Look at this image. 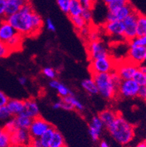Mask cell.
Instances as JSON below:
<instances>
[{
	"instance_id": "obj_14",
	"label": "cell",
	"mask_w": 146,
	"mask_h": 147,
	"mask_svg": "<svg viewBox=\"0 0 146 147\" xmlns=\"http://www.w3.org/2000/svg\"><path fill=\"white\" fill-rule=\"evenodd\" d=\"M17 34V31L5 20L1 21V24H0V41H2V43L6 44Z\"/></svg>"
},
{
	"instance_id": "obj_29",
	"label": "cell",
	"mask_w": 146,
	"mask_h": 147,
	"mask_svg": "<svg viewBox=\"0 0 146 147\" xmlns=\"http://www.w3.org/2000/svg\"><path fill=\"white\" fill-rule=\"evenodd\" d=\"M133 80L139 84L140 87L143 86H146V73L143 71L140 70L138 67V69L136 72L135 75L133 78Z\"/></svg>"
},
{
	"instance_id": "obj_5",
	"label": "cell",
	"mask_w": 146,
	"mask_h": 147,
	"mask_svg": "<svg viewBox=\"0 0 146 147\" xmlns=\"http://www.w3.org/2000/svg\"><path fill=\"white\" fill-rule=\"evenodd\" d=\"M139 11L136 10L134 12L130 14L122 21L124 25V37L128 42L137 37V18L139 16Z\"/></svg>"
},
{
	"instance_id": "obj_15",
	"label": "cell",
	"mask_w": 146,
	"mask_h": 147,
	"mask_svg": "<svg viewBox=\"0 0 146 147\" xmlns=\"http://www.w3.org/2000/svg\"><path fill=\"white\" fill-rule=\"evenodd\" d=\"M22 114L32 119L39 117L40 108L37 102L33 99H28L24 101V110Z\"/></svg>"
},
{
	"instance_id": "obj_20",
	"label": "cell",
	"mask_w": 146,
	"mask_h": 147,
	"mask_svg": "<svg viewBox=\"0 0 146 147\" xmlns=\"http://www.w3.org/2000/svg\"><path fill=\"white\" fill-rule=\"evenodd\" d=\"M118 114V113H116L111 109H105V110L102 111V112H100L98 117L102 122L103 125L107 127L114 121V119H116Z\"/></svg>"
},
{
	"instance_id": "obj_51",
	"label": "cell",
	"mask_w": 146,
	"mask_h": 147,
	"mask_svg": "<svg viewBox=\"0 0 146 147\" xmlns=\"http://www.w3.org/2000/svg\"><path fill=\"white\" fill-rule=\"evenodd\" d=\"M100 147H110V146L107 142L104 141V140H102L101 142V144H100Z\"/></svg>"
},
{
	"instance_id": "obj_8",
	"label": "cell",
	"mask_w": 146,
	"mask_h": 147,
	"mask_svg": "<svg viewBox=\"0 0 146 147\" xmlns=\"http://www.w3.org/2000/svg\"><path fill=\"white\" fill-rule=\"evenodd\" d=\"M138 67L139 66L136 65L128 60V61L122 62L118 64H116L115 72L120 77L122 80L133 79L136 72L138 69Z\"/></svg>"
},
{
	"instance_id": "obj_41",
	"label": "cell",
	"mask_w": 146,
	"mask_h": 147,
	"mask_svg": "<svg viewBox=\"0 0 146 147\" xmlns=\"http://www.w3.org/2000/svg\"><path fill=\"white\" fill-rule=\"evenodd\" d=\"M91 28L89 27V25H87L86 26H84L83 28H82L81 29H80L79 31H78L79 32V35L82 37V38H85L87 37L88 38V36H89V33H90Z\"/></svg>"
},
{
	"instance_id": "obj_47",
	"label": "cell",
	"mask_w": 146,
	"mask_h": 147,
	"mask_svg": "<svg viewBox=\"0 0 146 147\" xmlns=\"http://www.w3.org/2000/svg\"><path fill=\"white\" fill-rule=\"evenodd\" d=\"M61 102H62V103H61V108L62 109H63L65 111H69L74 110V108H72L69 104H68L67 102H64L62 99H61Z\"/></svg>"
},
{
	"instance_id": "obj_10",
	"label": "cell",
	"mask_w": 146,
	"mask_h": 147,
	"mask_svg": "<svg viewBox=\"0 0 146 147\" xmlns=\"http://www.w3.org/2000/svg\"><path fill=\"white\" fill-rule=\"evenodd\" d=\"M136 8L130 2L124 4L119 8L113 12H108L107 21H123L126 17L136 11Z\"/></svg>"
},
{
	"instance_id": "obj_46",
	"label": "cell",
	"mask_w": 146,
	"mask_h": 147,
	"mask_svg": "<svg viewBox=\"0 0 146 147\" xmlns=\"http://www.w3.org/2000/svg\"><path fill=\"white\" fill-rule=\"evenodd\" d=\"M28 147H43L39 139H32Z\"/></svg>"
},
{
	"instance_id": "obj_55",
	"label": "cell",
	"mask_w": 146,
	"mask_h": 147,
	"mask_svg": "<svg viewBox=\"0 0 146 147\" xmlns=\"http://www.w3.org/2000/svg\"><path fill=\"white\" fill-rule=\"evenodd\" d=\"M5 1H6V2H7V1H8V0H5Z\"/></svg>"
},
{
	"instance_id": "obj_18",
	"label": "cell",
	"mask_w": 146,
	"mask_h": 147,
	"mask_svg": "<svg viewBox=\"0 0 146 147\" xmlns=\"http://www.w3.org/2000/svg\"><path fill=\"white\" fill-rule=\"evenodd\" d=\"M6 106L11 115L16 117L22 114L24 110V101L16 99H9Z\"/></svg>"
},
{
	"instance_id": "obj_21",
	"label": "cell",
	"mask_w": 146,
	"mask_h": 147,
	"mask_svg": "<svg viewBox=\"0 0 146 147\" xmlns=\"http://www.w3.org/2000/svg\"><path fill=\"white\" fill-rule=\"evenodd\" d=\"M23 40H24V37L17 33L14 37H12L6 43V45L10 49L11 52H16V51H19L22 49Z\"/></svg>"
},
{
	"instance_id": "obj_36",
	"label": "cell",
	"mask_w": 146,
	"mask_h": 147,
	"mask_svg": "<svg viewBox=\"0 0 146 147\" xmlns=\"http://www.w3.org/2000/svg\"><path fill=\"white\" fill-rule=\"evenodd\" d=\"M70 1L71 0H57V4L60 9L67 14L68 13Z\"/></svg>"
},
{
	"instance_id": "obj_44",
	"label": "cell",
	"mask_w": 146,
	"mask_h": 147,
	"mask_svg": "<svg viewBox=\"0 0 146 147\" xmlns=\"http://www.w3.org/2000/svg\"><path fill=\"white\" fill-rule=\"evenodd\" d=\"M46 27L47 30L50 31V32H55L56 27L54 24V22L50 18H47L46 21Z\"/></svg>"
},
{
	"instance_id": "obj_4",
	"label": "cell",
	"mask_w": 146,
	"mask_h": 147,
	"mask_svg": "<svg viewBox=\"0 0 146 147\" xmlns=\"http://www.w3.org/2000/svg\"><path fill=\"white\" fill-rule=\"evenodd\" d=\"M116 63L113 58L110 56L98 58L91 61L89 64V71L91 74H100V73H111L114 72Z\"/></svg>"
},
{
	"instance_id": "obj_9",
	"label": "cell",
	"mask_w": 146,
	"mask_h": 147,
	"mask_svg": "<svg viewBox=\"0 0 146 147\" xmlns=\"http://www.w3.org/2000/svg\"><path fill=\"white\" fill-rule=\"evenodd\" d=\"M87 52L90 61L93 60L109 56V52L107 49L106 48L104 44L100 40L89 42L87 45Z\"/></svg>"
},
{
	"instance_id": "obj_25",
	"label": "cell",
	"mask_w": 146,
	"mask_h": 147,
	"mask_svg": "<svg viewBox=\"0 0 146 147\" xmlns=\"http://www.w3.org/2000/svg\"><path fill=\"white\" fill-rule=\"evenodd\" d=\"M146 36V17L145 15L139 12L137 18V37Z\"/></svg>"
},
{
	"instance_id": "obj_26",
	"label": "cell",
	"mask_w": 146,
	"mask_h": 147,
	"mask_svg": "<svg viewBox=\"0 0 146 147\" xmlns=\"http://www.w3.org/2000/svg\"><path fill=\"white\" fill-rule=\"evenodd\" d=\"M62 100L64 102H67L68 104H69L72 108L75 109H76L78 111H83V109H84V106L82 104L79 100H78L75 96H74V95H69L68 96H66L64 98H62Z\"/></svg>"
},
{
	"instance_id": "obj_34",
	"label": "cell",
	"mask_w": 146,
	"mask_h": 147,
	"mask_svg": "<svg viewBox=\"0 0 146 147\" xmlns=\"http://www.w3.org/2000/svg\"><path fill=\"white\" fill-rule=\"evenodd\" d=\"M42 73L45 76L47 77L49 79H52V80L55 79L56 77H57V72L52 67H45V68H43Z\"/></svg>"
},
{
	"instance_id": "obj_39",
	"label": "cell",
	"mask_w": 146,
	"mask_h": 147,
	"mask_svg": "<svg viewBox=\"0 0 146 147\" xmlns=\"http://www.w3.org/2000/svg\"><path fill=\"white\" fill-rule=\"evenodd\" d=\"M96 0H78V2L81 5L84 9L92 10L94 7Z\"/></svg>"
},
{
	"instance_id": "obj_17",
	"label": "cell",
	"mask_w": 146,
	"mask_h": 147,
	"mask_svg": "<svg viewBox=\"0 0 146 147\" xmlns=\"http://www.w3.org/2000/svg\"><path fill=\"white\" fill-rule=\"evenodd\" d=\"M30 0H8L6 2V17L17 13L23 6L30 3Z\"/></svg>"
},
{
	"instance_id": "obj_22",
	"label": "cell",
	"mask_w": 146,
	"mask_h": 147,
	"mask_svg": "<svg viewBox=\"0 0 146 147\" xmlns=\"http://www.w3.org/2000/svg\"><path fill=\"white\" fill-rule=\"evenodd\" d=\"M13 119H14L17 129L28 130L30 125L32 124V119H31V118L28 117H27V116H26L23 114L16 116Z\"/></svg>"
},
{
	"instance_id": "obj_1",
	"label": "cell",
	"mask_w": 146,
	"mask_h": 147,
	"mask_svg": "<svg viewBox=\"0 0 146 147\" xmlns=\"http://www.w3.org/2000/svg\"><path fill=\"white\" fill-rule=\"evenodd\" d=\"M5 20L24 37L37 35L43 26V19L34 11L31 2Z\"/></svg>"
},
{
	"instance_id": "obj_28",
	"label": "cell",
	"mask_w": 146,
	"mask_h": 147,
	"mask_svg": "<svg viewBox=\"0 0 146 147\" xmlns=\"http://www.w3.org/2000/svg\"><path fill=\"white\" fill-rule=\"evenodd\" d=\"M64 145H66L65 144L64 138H63V136L59 131L55 129L54 131L52 140H51L50 147H61Z\"/></svg>"
},
{
	"instance_id": "obj_30",
	"label": "cell",
	"mask_w": 146,
	"mask_h": 147,
	"mask_svg": "<svg viewBox=\"0 0 146 147\" xmlns=\"http://www.w3.org/2000/svg\"><path fill=\"white\" fill-rule=\"evenodd\" d=\"M10 145V134L3 128H0V147H8Z\"/></svg>"
},
{
	"instance_id": "obj_49",
	"label": "cell",
	"mask_w": 146,
	"mask_h": 147,
	"mask_svg": "<svg viewBox=\"0 0 146 147\" xmlns=\"http://www.w3.org/2000/svg\"><path fill=\"white\" fill-rule=\"evenodd\" d=\"M18 81H19V83L21 84V85H26V83H27V78L26 76H21L18 78Z\"/></svg>"
},
{
	"instance_id": "obj_33",
	"label": "cell",
	"mask_w": 146,
	"mask_h": 147,
	"mask_svg": "<svg viewBox=\"0 0 146 147\" xmlns=\"http://www.w3.org/2000/svg\"><path fill=\"white\" fill-rule=\"evenodd\" d=\"M4 130L7 131L9 134H11V133H13L16 129H17V126H16V124H15L14 119H8L7 122H6L5 125L4 126Z\"/></svg>"
},
{
	"instance_id": "obj_52",
	"label": "cell",
	"mask_w": 146,
	"mask_h": 147,
	"mask_svg": "<svg viewBox=\"0 0 146 147\" xmlns=\"http://www.w3.org/2000/svg\"><path fill=\"white\" fill-rule=\"evenodd\" d=\"M135 147H146V143L145 141H142L139 144H137Z\"/></svg>"
},
{
	"instance_id": "obj_19",
	"label": "cell",
	"mask_w": 146,
	"mask_h": 147,
	"mask_svg": "<svg viewBox=\"0 0 146 147\" xmlns=\"http://www.w3.org/2000/svg\"><path fill=\"white\" fill-rule=\"evenodd\" d=\"M49 86L53 89L56 90L58 93V95L61 98H64L66 96H68L69 95H72L73 93L70 90V89L67 87V86L63 84V83L60 82L59 81L54 79L49 82Z\"/></svg>"
},
{
	"instance_id": "obj_32",
	"label": "cell",
	"mask_w": 146,
	"mask_h": 147,
	"mask_svg": "<svg viewBox=\"0 0 146 147\" xmlns=\"http://www.w3.org/2000/svg\"><path fill=\"white\" fill-rule=\"evenodd\" d=\"M130 47H146V36L144 37H136L129 41Z\"/></svg>"
},
{
	"instance_id": "obj_38",
	"label": "cell",
	"mask_w": 146,
	"mask_h": 147,
	"mask_svg": "<svg viewBox=\"0 0 146 147\" xmlns=\"http://www.w3.org/2000/svg\"><path fill=\"white\" fill-rule=\"evenodd\" d=\"M11 53V51L7 47V45L0 41V58H7Z\"/></svg>"
},
{
	"instance_id": "obj_24",
	"label": "cell",
	"mask_w": 146,
	"mask_h": 147,
	"mask_svg": "<svg viewBox=\"0 0 146 147\" xmlns=\"http://www.w3.org/2000/svg\"><path fill=\"white\" fill-rule=\"evenodd\" d=\"M83 10V7L78 2V0H71L67 14L69 15V17H78V16L81 15Z\"/></svg>"
},
{
	"instance_id": "obj_11",
	"label": "cell",
	"mask_w": 146,
	"mask_h": 147,
	"mask_svg": "<svg viewBox=\"0 0 146 147\" xmlns=\"http://www.w3.org/2000/svg\"><path fill=\"white\" fill-rule=\"evenodd\" d=\"M32 139L28 130L26 129H17L10 134L11 144L21 147L28 146Z\"/></svg>"
},
{
	"instance_id": "obj_50",
	"label": "cell",
	"mask_w": 146,
	"mask_h": 147,
	"mask_svg": "<svg viewBox=\"0 0 146 147\" xmlns=\"http://www.w3.org/2000/svg\"><path fill=\"white\" fill-rule=\"evenodd\" d=\"M61 103H62V102H61V100L57 101V102H56L54 103L53 105H52V107H53L54 109H56V110H57V109H61Z\"/></svg>"
},
{
	"instance_id": "obj_43",
	"label": "cell",
	"mask_w": 146,
	"mask_h": 147,
	"mask_svg": "<svg viewBox=\"0 0 146 147\" xmlns=\"http://www.w3.org/2000/svg\"><path fill=\"white\" fill-rule=\"evenodd\" d=\"M89 42H93V41L99 40V36H98V32L97 31H92L91 29L90 33L88 36Z\"/></svg>"
},
{
	"instance_id": "obj_23",
	"label": "cell",
	"mask_w": 146,
	"mask_h": 147,
	"mask_svg": "<svg viewBox=\"0 0 146 147\" xmlns=\"http://www.w3.org/2000/svg\"><path fill=\"white\" fill-rule=\"evenodd\" d=\"M81 86L83 90L87 93H89V95H96L98 93L96 84L92 77L89 78H86V79L82 81Z\"/></svg>"
},
{
	"instance_id": "obj_2",
	"label": "cell",
	"mask_w": 146,
	"mask_h": 147,
	"mask_svg": "<svg viewBox=\"0 0 146 147\" xmlns=\"http://www.w3.org/2000/svg\"><path fill=\"white\" fill-rule=\"evenodd\" d=\"M107 128L113 139L123 146L129 144L135 137V127L120 114Z\"/></svg>"
},
{
	"instance_id": "obj_27",
	"label": "cell",
	"mask_w": 146,
	"mask_h": 147,
	"mask_svg": "<svg viewBox=\"0 0 146 147\" xmlns=\"http://www.w3.org/2000/svg\"><path fill=\"white\" fill-rule=\"evenodd\" d=\"M55 128L54 126H51L44 134L39 138L40 141L43 147H50V144L53 136L54 131L55 130Z\"/></svg>"
},
{
	"instance_id": "obj_48",
	"label": "cell",
	"mask_w": 146,
	"mask_h": 147,
	"mask_svg": "<svg viewBox=\"0 0 146 147\" xmlns=\"http://www.w3.org/2000/svg\"><path fill=\"white\" fill-rule=\"evenodd\" d=\"M104 2L106 4V5H108L110 3H112V2H124V3H126V2H130V0H103Z\"/></svg>"
},
{
	"instance_id": "obj_31",
	"label": "cell",
	"mask_w": 146,
	"mask_h": 147,
	"mask_svg": "<svg viewBox=\"0 0 146 147\" xmlns=\"http://www.w3.org/2000/svg\"><path fill=\"white\" fill-rule=\"evenodd\" d=\"M70 18V20L72 22V25L75 27L77 31H79L80 29H81L82 28H83L84 26H87V22L83 20V19L82 18L81 16H78V17H69Z\"/></svg>"
},
{
	"instance_id": "obj_13",
	"label": "cell",
	"mask_w": 146,
	"mask_h": 147,
	"mask_svg": "<svg viewBox=\"0 0 146 147\" xmlns=\"http://www.w3.org/2000/svg\"><path fill=\"white\" fill-rule=\"evenodd\" d=\"M103 27L106 33L110 36L118 37L124 36V25L122 21H106Z\"/></svg>"
},
{
	"instance_id": "obj_45",
	"label": "cell",
	"mask_w": 146,
	"mask_h": 147,
	"mask_svg": "<svg viewBox=\"0 0 146 147\" xmlns=\"http://www.w3.org/2000/svg\"><path fill=\"white\" fill-rule=\"evenodd\" d=\"M138 97H139L141 99L145 100L146 99V86H143L140 87L139 90V93H138Z\"/></svg>"
},
{
	"instance_id": "obj_3",
	"label": "cell",
	"mask_w": 146,
	"mask_h": 147,
	"mask_svg": "<svg viewBox=\"0 0 146 147\" xmlns=\"http://www.w3.org/2000/svg\"><path fill=\"white\" fill-rule=\"evenodd\" d=\"M92 78L96 84L98 93L103 98L111 100L116 96L118 87L113 80L111 73L93 74Z\"/></svg>"
},
{
	"instance_id": "obj_6",
	"label": "cell",
	"mask_w": 146,
	"mask_h": 147,
	"mask_svg": "<svg viewBox=\"0 0 146 147\" xmlns=\"http://www.w3.org/2000/svg\"><path fill=\"white\" fill-rule=\"evenodd\" d=\"M140 86L133 79L122 80L117 90V96L124 98H135L138 96Z\"/></svg>"
},
{
	"instance_id": "obj_37",
	"label": "cell",
	"mask_w": 146,
	"mask_h": 147,
	"mask_svg": "<svg viewBox=\"0 0 146 147\" xmlns=\"http://www.w3.org/2000/svg\"><path fill=\"white\" fill-rule=\"evenodd\" d=\"M11 117L12 115L6 105L0 107V120H8L11 119Z\"/></svg>"
},
{
	"instance_id": "obj_42",
	"label": "cell",
	"mask_w": 146,
	"mask_h": 147,
	"mask_svg": "<svg viewBox=\"0 0 146 147\" xmlns=\"http://www.w3.org/2000/svg\"><path fill=\"white\" fill-rule=\"evenodd\" d=\"M8 100H9L8 96L3 91H2L0 90V107L5 106Z\"/></svg>"
},
{
	"instance_id": "obj_54",
	"label": "cell",
	"mask_w": 146,
	"mask_h": 147,
	"mask_svg": "<svg viewBox=\"0 0 146 147\" xmlns=\"http://www.w3.org/2000/svg\"><path fill=\"white\" fill-rule=\"evenodd\" d=\"M61 147H67V146L66 145H64V146H61Z\"/></svg>"
},
{
	"instance_id": "obj_7",
	"label": "cell",
	"mask_w": 146,
	"mask_h": 147,
	"mask_svg": "<svg viewBox=\"0 0 146 147\" xmlns=\"http://www.w3.org/2000/svg\"><path fill=\"white\" fill-rule=\"evenodd\" d=\"M51 126L48 121L39 116L32 119L28 131L32 139H39Z\"/></svg>"
},
{
	"instance_id": "obj_12",
	"label": "cell",
	"mask_w": 146,
	"mask_h": 147,
	"mask_svg": "<svg viewBox=\"0 0 146 147\" xmlns=\"http://www.w3.org/2000/svg\"><path fill=\"white\" fill-rule=\"evenodd\" d=\"M128 60L137 66L142 65L146 60V47H130Z\"/></svg>"
},
{
	"instance_id": "obj_40",
	"label": "cell",
	"mask_w": 146,
	"mask_h": 147,
	"mask_svg": "<svg viewBox=\"0 0 146 147\" xmlns=\"http://www.w3.org/2000/svg\"><path fill=\"white\" fill-rule=\"evenodd\" d=\"M6 1L0 0V21L4 20L6 18Z\"/></svg>"
},
{
	"instance_id": "obj_53",
	"label": "cell",
	"mask_w": 146,
	"mask_h": 147,
	"mask_svg": "<svg viewBox=\"0 0 146 147\" xmlns=\"http://www.w3.org/2000/svg\"><path fill=\"white\" fill-rule=\"evenodd\" d=\"M8 147H21V146H16V145H13V144H11Z\"/></svg>"
},
{
	"instance_id": "obj_16",
	"label": "cell",
	"mask_w": 146,
	"mask_h": 147,
	"mask_svg": "<svg viewBox=\"0 0 146 147\" xmlns=\"http://www.w3.org/2000/svg\"><path fill=\"white\" fill-rule=\"evenodd\" d=\"M103 126V123L98 116H95L92 118L89 125V134L93 141H97L99 139Z\"/></svg>"
},
{
	"instance_id": "obj_35",
	"label": "cell",
	"mask_w": 146,
	"mask_h": 147,
	"mask_svg": "<svg viewBox=\"0 0 146 147\" xmlns=\"http://www.w3.org/2000/svg\"><path fill=\"white\" fill-rule=\"evenodd\" d=\"M81 17L83 19V20L87 22V25L90 24L92 21H93V12H92V10L84 9L83 8Z\"/></svg>"
}]
</instances>
